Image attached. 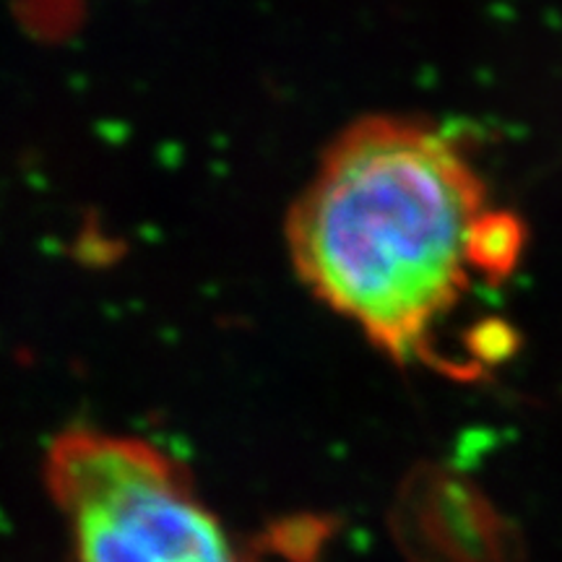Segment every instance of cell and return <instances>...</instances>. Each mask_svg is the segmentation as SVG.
<instances>
[{
  "mask_svg": "<svg viewBox=\"0 0 562 562\" xmlns=\"http://www.w3.org/2000/svg\"><path fill=\"white\" fill-rule=\"evenodd\" d=\"M286 240L302 284L378 351L442 364V328L476 279L516 269L524 227L490 206L453 136L419 117L370 115L323 151Z\"/></svg>",
  "mask_w": 562,
  "mask_h": 562,
  "instance_id": "1",
  "label": "cell"
},
{
  "mask_svg": "<svg viewBox=\"0 0 562 562\" xmlns=\"http://www.w3.org/2000/svg\"><path fill=\"white\" fill-rule=\"evenodd\" d=\"M45 482L74 562H256L149 440L70 427L47 451Z\"/></svg>",
  "mask_w": 562,
  "mask_h": 562,
  "instance_id": "2",
  "label": "cell"
},
{
  "mask_svg": "<svg viewBox=\"0 0 562 562\" xmlns=\"http://www.w3.org/2000/svg\"><path fill=\"white\" fill-rule=\"evenodd\" d=\"M396 539L409 562H524L518 531L451 476L412 490L396 516Z\"/></svg>",
  "mask_w": 562,
  "mask_h": 562,
  "instance_id": "3",
  "label": "cell"
}]
</instances>
